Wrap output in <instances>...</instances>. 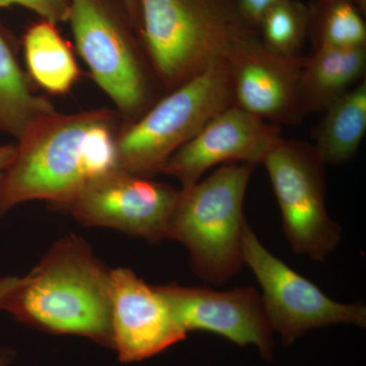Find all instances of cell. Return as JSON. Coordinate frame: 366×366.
<instances>
[{
  "instance_id": "6da1fadb",
  "label": "cell",
  "mask_w": 366,
  "mask_h": 366,
  "mask_svg": "<svg viewBox=\"0 0 366 366\" xmlns=\"http://www.w3.org/2000/svg\"><path fill=\"white\" fill-rule=\"evenodd\" d=\"M124 124L108 108L40 118L19 139L0 182V216L34 199L62 211L86 185L118 169Z\"/></svg>"
},
{
  "instance_id": "7a4b0ae2",
  "label": "cell",
  "mask_w": 366,
  "mask_h": 366,
  "mask_svg": "<svg viewBox=\"0 0 366 366\" xmlns=\"http://www.w3.org/2000/svg\"><path fill=\"white\" fill-rule=\"evenodd\" d=\"M4 310L43 331L112 347V269L83 238L66 236L25 276Z\"/></svg>"
},
{
  "instance_id": "3957f363",
  "label": "cell",
  "mask_w": 366,
  "mask_h": 366,
  "mask_svg": "<svg viewBox=\"0 0 366 366\" xmlns=\"http://www.w3.org/2000/svg\"><path fill=\"white\" fill-rule=\"evenodd\" d=\"M144 50L166 92L259 37L233 0H139Z\"/></svg>"
},
{
  "instance_id": "277c9868",
  "label": "cell",
  "mask_w": 366,
  "mask_h": 366,
  "mask_svg": "<svg viewBox=\"0 0 366 366\" xmlns=\"http://www.w3.org/2000/svg\"><path fill=\"white\" fill-rule=\"evenodd\" d=\"M254 168L252 164H225L179 189L168 239L187 247L194 273L211 285H222L244 264L243 202Z\"/></svg>"
},
{
  "instance_id": "5b68a950",
  "label": "cell",
  "mask_w": 366,
  "mask_h": 366,
  "mask_svg": "<svg viewBox=\"0 0 366 366\" xmlns=\"http://www.w3.org/2000/svg\"><path fill=\"white\" fill-rule=\"evenodd\" d=\"M232 105L230 66L227 59H220L166 92L134 122L124 124L117 141L118 169L137 177H156L178 149Z\"/></svg>"
},
{
  "instance_id": "8992f818",
  "label": "cell",
  "mask_w": 366,
  "mask_h": 366,
  "mask_svg": "<svg viewBox=\"0 0 366 366\" xmlns=\"http://www.w3.org/2000/svg\"><path fill=\"white\" fill-rule=\"evenodd\" d=\"M76 49L94 81L131 124L157 97V79L144 48L102 0H71L69 19Z\"/></svg>"
},
{
  "instance_id": "52a82bcc",
  "label": "cell",
  "mask_w": 366,
  "mask_h": 366,
  "mask_svg": "<svg viewBox=\"0 0 366 366\" xmlns=\"http://www.w3.org/2000/svg\"><path fill=\"white\" fill-rule=\"evenodd\" d=\"M262 164L291 247L295 254L324 262L340 242L341 228L327 216L325 165L314 144L282 137Z\"/></svg>"
},
{
  "instance_id": "ba28073f",
  "label": "cell",
  "mask_w": 366,
  "mask_h": 366,
  "mask_svg": "<svg viewBox=\"0 0 366 366\" xmlns=\"http://www.w3.org/2000/svg\"><path fill=\"white\" fill-rule=\"evenodd\" d=\"M242 244L244 264L261 285L262 302L274 332L281 335L286 345L317 327L336 324L365 327V303L345 305L327 297L315 284L272 254L247 221L243 225Z\"/></svg>"
},
{
  "instance_id": "9c48e42d",
  "label": "cell",
  "mask_w": 366,
  "mask_h": 366,
  "mask_svg": "<svg viewBox=\"0 0 366 366\" xmlns=\"http://www.w3.org/2000/svg\"><path fill=\"white\" fill-rule=\"evenodd\" d=\"M179 189L117 169L86 185L62 209L86 227L115 229L151 242L168 239Z\"/></svg>"
},
{
  "instance_id": "30bf717a",
  "label": "cell",
  "mask_w": 366,
  "mask_h": 366,
  "mask_svg": "<svg viewBox=\"0 0 366 366\" xmlns=\"http://www.w3.org/2000/svg\"><path fill=\"white\" fill-rule=\"evenodd\" d=\"M282 137L279 125L232 105L212 118L178 149L161 173L174 177L182 187H189L216 166L230 163L257 166Z\"/></svg>"
},
{
  "instance_id": "8fae6325",
  "label": "cell",
  "mask_w": 366,
  "mask_h": 366,
  "mask_svg": "<svg viewBox=\"0 0 366 366\" xmlns=\"http://www.w3.org/2000/svg\"><path fill=\"white\" fill-rule=\"evenodd\" d=\"M157 289L187 333L211 332L239 346H257L264 358H271L274 330L255 288L216 291L166 284Z\"/></svg>"
},
{
  "instance_id": "7c38bea8",
  "label": "cell",
  "mask_w": 366,
  "mask_h": 366,
  "mask_svg": "<svg viewBox=\"0 0 366 366\" xmlns=\"http://www.w3.org/2000/svg\"><path fill=\"white\" fill-rule=\"evenodd\" d=\"M307 56L279 54L261 37L245 43L228 57L234 105L271 124H298L300 78Z\"/></svg>"
},
{
  "instance_id": "4fadbf2b",
  "label": "cell",
  "mask_w": 366,
  "mask_h": 366,
  "mask_svg": "<svg viewBox=\"0 0 366 366\" xmlns=\"http://www.w3.org/2000/svg\"><path fill=\"white\" fill-rule=\"evenodd\" d=\"M112 347L120 361L147 360L187 338L157 286L127 268L112 269Z\"/></svg>"
},
{
  "instance_id": "5bb4252c",
  "label": "cell",
  "mask_w": 366,
  "mask_h": 366,
  "mask_svg": "<svg viewBox=\"0 0 366 366\" xmlns=\"http://www.w3.org/2000/svg\"><path fill=\"white\" fill-rule=\"evenodd\" d=\"M366 49L317 47L300 72V104L303 117L324 112L335 101L365 81Z\"/></svg>"
},
{
  "instance_id": "9a60e30c",
  "label": "cell",
  "mask_w": 366,
  "mask_h": 366,
  "mask_svg": "<svg viewBox=\"0 0 366 366\" xmlns=\"http://www.w3.org/2000/svg\"><path fill=\"white\" fill-rule=\"evenodd\" d=\"M315 134V152L324 165L350 161L366 132V81H361L324 112Z\"/></svg>"
},
{
  "instance_id": "2e32d148",
  "label": "cell",
  "mask_w": 366,
  "mask_h": 366,
  "mask_svg": "<svg viewBox=\"0 0 366 366\" xmlns=\"http://www.w3.org/2000/svg\"><path fill=\"white\" fill-rule=\"evenodd\" d=\"M24 50L31 81L52 95H64L79 78V67L71 45L55 24L42 20L29 29Z\"/></svg>"
},
{
  "instance_id": "e0dca14e",
  "label": "cell",
  "mask_w": 366,
  "mask_h": 366,
  "mask_svg": "<svg viewBox=\"0 0 366 366\" xmlns=\"http://www.w3.org/2000/svg\"><path fill=\"white\" fill-rule=\"evenodd\" d=\"M56 112L34 90L6 40L0 35V131L20 139L37 120Z\"/></svg>"
},
{
  "instance_id": "ac0fdd59",
  "label": "cell",
  "mask_w": 366,
  "mask_h": 366,
  "mask_svg": "<svg viewBox=\"0 0 366 366\" xmlns=\"http://www.w3.org/2000/svg\"><path fill=\"white\" fill-rule=\"evenodd\" d=\"M312 14L295 0H282L262 16L259 28L262 43L279 54L300 55Z\"/></svg>"
},
{
  "instance_id": "d6986e66",
  "label": "cell",
  "mask_w": 366,
  "mask_h": 366,
  "mask_svg": "<svg viewBox=\"0 0 366 366\" xmlns=\"http://www.w3.org/2000/svg\"><path fill=\"white\" fill-rule=\"evenodd\" d=\"M362 11L350 0H326L320 14L315 48H363L366 26Z\"/></svg>"
},
{
  "instance_id": "ffe728a7",
  "label": "cell",
  "mask_w": 366,
  "mask_h": 366,
  "mask_svg": "<svg viewBox=\"0 0 366 366\" xmlns=\"http://www.w3.org/2000/svg\"><path fill=\"white\" fill-rule=\"evenodd\" d=\"M14 4L31 9L42 20L57 24L69 19L71 0H0V7Z\"/></svg>"
},
{
  "instance_id": "44dd1931",
  "label": "cell",
  "mask_w": 366,
  "mask_h": 366,
  "mask_svg": "<svg viewBox=\"0 0 366 366\" xmlns=\"http://www.w3.org/2000/svg\"><path fill=\"white\" fill-rule=\"evenodd\" d=\"M280 1L282 0H236L235 2L244 20L257 29L264 14Z\"/></svg>"
},
{
  "instance_id": "7402d4cb",
  "label": "cell",
  "mask_w": 366,
  "mask_h": 366,
  "mask_svg": "<svg viewBox=\"0 0 366 366\" xmlns=\"http://www.w3.org/2000/svg\"><path fill=\"white\" fill-rule=\"evenodd\" d=\"M25 277L7 276L0 278V310H4L7 301L14 295L21 284Z\"/></svg>"
},
{
  "instance_id": "603a6c76",
  "label": "cell",
  "mask_w": 366,
  "mask_h": 366,
  "mask_svg": "<svg viewBox=\"0 0 366 366\" xmlns=\"http://www.w3.org/2000/svg\"><path fill=\"white\" fill-rule=\"evenodd\" d=\"M16 152V147L13 144H7V146H0V182L4 177L7 167L11 164Z\"/></svg>"
},
{
  "instance_id": "cb8c5ba5",
  "label": "cell",
  "mask_w": 366,
  "mask_h": 366,
  "mask_svg": "<svg viewBox=\"0 0 366 366\" xmlns=\"http://www.w3.org/2000/svg\"><path fill=\"white\" fill-rule=\"evenodd\" d=\"M132 18L139 16V0H120Z\"/></svg>"
},
{
  "instance_id": "d4e9b609",
  "label": "cell",
  "mask_w": 366,
  "mask_h": 366,
  "mask_svg": "<svg viewBox=\"0 0 366 366\" xmlns=\"http://www.w3.org/2000/svg\"><path fill=\"white\" fill-rule=\"evenodd\" d=\"M14 352L9 348L0 349V366H9L13 362Z\"/></svg>"
},
{
  "instance_id": "484cf974",
  "label": "cell",
  "mask_w": 366,
  "mask_h": 366,
  "mask_svg": "<svg viewBox=\"0 0 366 366\" xmlns=\"http://www.w3.org/2000/svg\"><path fill=\"white\" fill-rule=\"evenodd\" d=\"M351 2H353L358 9H360L361 11H363V13L365 11L366 7V0H350Z\"/></svg>"
}]
</instances>
